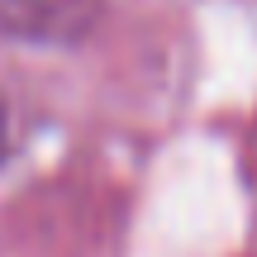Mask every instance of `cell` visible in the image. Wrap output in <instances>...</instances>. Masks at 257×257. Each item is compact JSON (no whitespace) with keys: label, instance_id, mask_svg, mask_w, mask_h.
Returning <instances> with one entry per match:
<instances>
[{"label":"cell","instance_id":"6da1fadb","mask_svg":"<svg viewBox=\"0 0 257 257\" xmlns=\"http://www.w3.org/2000/svg\"><path fill=\"white\" fill-rule=\"evenodd\" d=\"M105 0H0V38L19 43H81L95 29Z\"/></svg>","mask_w":257,"mask_h":257},{"label":"cell","instance_id":"7a4b0ae2","mask_svg":"<svg viewBox=\"0 0 257 257\" xmlns=\"http://www.w3.org/2000/svg\"><path fill=\"white\" fill-rule=\"evenodd\" d=\"M5 143H10V128H5V100H0V162H5Z\"/></svg>","mask_w":257,"mask_h":257}]
</instances>
